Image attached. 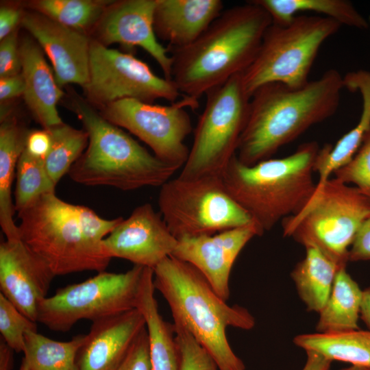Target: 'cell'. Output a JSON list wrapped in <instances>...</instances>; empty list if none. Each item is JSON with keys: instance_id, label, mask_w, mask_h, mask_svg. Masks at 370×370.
Segmentation results:
<instances>
[{"instance_id": "cell-1", "label": "cell", "mask_w": 370, "mask_h": 370, "mask_svg": "<svg viewBox=\"0 0 370 370\" xmlns=\"http://www.w3.org/2000/svg\"><path fill=\"white\" fill-rule=\"evenodd\" d=\"M344 88L343 76L334 69L299 88L280 83L258 88L250 99L237 158L248 166L271 158L310 127L333 116Z\"/></svg>"}, {"instance_id": "cell-2", "label": "cell", "mask_w": 370, "mask_h": 370, "mask_svg": "<svg viewBox=\"0 0 370 370\" xmlns=\"http://www.w3.org/2000/svg\"><path fill=\"white\" fill-rule=\"evenodd\" d=\"M271 23L253 0L224 10L190 45L169 50L171 80L183 97L197 101L249 67Z\"/></svg>"}, {"instance_id": "cell-3", "label": "cell", "mask_w": 370, "mask_h": 370, "mask_svg": "<svg viewBox=\"0 0 370 370\" xmlns=\"http://www.w3.org/2000/svg\"><path fill=\"white\" fill-rule=\"evenodd\" d=\"M153 284L167 302L173 323L186 330L220 370L245 369L228 342L226 329H252L255 319L248 310L228 305L195 267L172 256L154 268Z\"/></svg>"}, {"instance_id": "cell-4", "label": "cell", "mask_w": 370, "mask_h": 370, "mask_svg": "<svg viewBox=\"0 0 370 370\" xmlns=\"http://www.w3.org/2000/svg\"><path fill=\"white\" fill-rule=\"evenodd\" d=\"M321 147L300 145L292 154L246 165L235 155L221 178L230 197L264 233L295 214L309 201L317 184L313 173Z\"/></svg>"}, {"instance_id": "cell-5", "label": "cell", "mask_w": 370, "mask_h": 370, "mask_svg": "<svg viewBox=\"0 0 370 370\" xmlns=\"http://www.w3.org/2000/svg\"><path fill=\"white\" fill-rule=\"evenodd\" d=\"M73 108L88 135L86 149L68 175L80 184L121 190L162 186L180 169L149 152L80 98Z\"/></svg>"}, {"instance_id": "cell-6", "label": "cell", "mask_w": 370, "mask_h": 370, "mask_svg": "<svg viewBox=\"0 0 370 370\" xmlns=\"http://www.w3.org/2000/svg\"><path fill=\"white\" fill-rule=\"evenodd\" d=\"M370 217V198L356 186L329 178L295 214L282 221L284 236L321 250L341 267L362 224Z\"/></svg>"}, {"instance_id": "cell-7", "label": "cell", "mask_w": 370, "mask_h": 370, "mask_svg": "<svg viewBox=\"0 0 370 370\" xmlns=\"http://www.w3.org/2000/svg\"><path fill=\"white\" fill-rule=\"evenodd\" d=\"M341 27L332 18L305 14L284 25L271 23L253 62L241 73L246 92L251 97L258 88L269 83L293 88L306 84L321 46Z\"/></svg>"}, {"instance_id": "cell-8", "label": "cell", "mask_w": 370, "mask_h": 370, "mask_svg": "<svg viewBox=\"0 0 370 370\" xmlns=\"http://www.w3.org/2000/svg\"><path fill=\"white\" fill-rule=\"evenodd\" d=\"M18 217L21 239L56 276L84 271H105L112 259L85 238L74 204L60 199L55 192L42 195Z\"/></svg>"}, {"instance_id": "cell-9", "label": "cell", "mask_w": 370, "mask_h": 370, "mask_svg": "<svg viewBox=\"0 0 370 370\" xmlns=\"http://www.w3.org/2000/svg\"><path fill=\"white\" fill-rule=\"evenodd\" d=\"M206 95L188 159L178 176L182 179L221 177L236 153L247 123L251 97L244 88L241 73Z\"/></svg>"}, {"instance_id": "cell-10", "label": "cell", "mask_w": 370, "mask_h": 370, "mask_svg": "<svg viewBox=\"0 0 370 370\" xmlns=\"http://www.w3.org/2000/svg\"><path fill=\"white\" fill-rule=\"evenodd\" d=\"M158 206L177 240L255 223L228 194L221 177L171 179L160 187Z\"/></svg>"}, {"instance_id": "cell-11", "label": "cell", "mask_w": 370, "mask_h": 370, "mask_svg": "<svg viewBox=\"0 0 370 370\" xmlns=\"http://www.w3.org/2000/svg\"><path fill=\"white\" fill-rule=\"evenodd\" d=\"M145 269L134 265L124 273L102 271L58 288L40 304L37 322L67 332L80 320L94 322L136 308Z\"/></svg>"}, {"instance_id": "cell-12", "label": "cell", "mask_w": 370, "mask_h": 370, "mask_svg": "<svg viewBox=\"0 0 370 370\" xmlns=\"http://www.w3.org/2000/svg\"><path fill=\"white\" fill-rule=\"evenodd\" d=\"M83 88L87 99L101 107L124 99L174 103L182 95L171 80L155 74L132 53L108 48L92 38L88 80Z\"/></svg>"}, {"instance_id": "cell-13", "label": "cell", "mask_w": 370, "mask_h": 370, "mask_svg": "<svg viewBox=\"0 0 370 370\" xmlns=\"http://www.w3.org/2000/svg\"><path fill=\"white\" fill-rule=\"evenodd\" d=\"M197 104V100L184 97L166 106L124 99L101 107L99 114L136 136L161 160L181 168L190 150L184 140L192 131L185 108L195 109Z\"/></svg>"}, {"instance_id": "cell-14", "label": "cell", "mask_w": 370, "mask_h": 370, "mask_svg": "<svg viewBox=\"0 0 370 370\" xmlns=\"http://www.w3.org/2000/svg\"><path fill=\"white\" fill-rule=\"evenodd\" d=\"M177 243L160 212L149 204L136 207L103 241L111 258L125 259L152 269L172 256Z\"/></svg>"}, {"instance_id": "cell-15", "label": "cell", "mask_w": 370, "mask_h": 370, "mask_svg": "<svg viewBox=\"0 0 370 370\" xmlns=\"http://www.w3.org/2000/svg\"><path fill=\"white\" fill-rule=\"evenodd\" d=\"M156 0L114 1L92 34L106 47L121 44L128 49L140 47L159 64L164 77L171 80L172 58L158 41L153 29Z\"/></svg>"}, {"instance_id": "cell-16", "label": "cell", "mask_w": 370, "mask_h": 370, "mask_svg": "<svg viewBox=\"0 0 370 370\" xmlns=\"http://www.w3.org/2000/svg\"><path fill=\"white\" fill-rule=\"evenodd\" d=\"M262 232L255 224L226 230L214 235L184 237L178 240L172 256L195 267L224 300L230 297V276L238 254Z\"/></svg>"}, {"instance_id": "cell-17", "label": "cell", "mask_w": 370, "mask_h": 370, "mask_svg": "<svg viewBox=\"0 0 370 370\" xmlns=\"http://www.w3.org/2000/svg\"><path fill=\"white\" fill-rule=\"evenodd\" d=\"M54 277L46 262L21 238L1 243L0 293L35 322Z\"/></svg>"}, {"instance_id": "cell-18", "label": "cell", "mask_w": 370, "mask_h": 370, "mask_svg": "<svg viewBox=\"0 0 370 370\" xmlns=\"http://www.w3.org/2000/svg\"><path fill=\"white\" fill-rule=\"evenodd\" d=\"M21 25L48 56L60 88L68 84L83 87L87 83L90 36L34 10L24 12Z\"/></svg>"}, {"instance_id": "cell-19", "label": "cell", "mask_w": 370, "mask_h": 370, "mask_svg": "<svg viewBox=\"0 0 370 370\" xmlns=\"http://www.w3.org/2000/svg\"><path fill=\"white\" fill-rule=\"evenodd\" d=\"M145 328L137 308L92 322L77 355L79 370H116Z\"/></svg>"}, {"instance_id": "cell-20", "label": "cell", "mask_w": 370, "mask_h": 370, "mask_svg": "<svg viewBox=\"0 0 370 370\" xmlns=\"http://www.w3.org/2000/svg\"><path fill=\"white\" fill-rule=\"evenodd\" d=\"M224 10L221 0H156L153 29L168 50L196 40Z\"/></svg>"}, {"instance_id": "cell-21", "label": "cell", "mask_w": 370, "mask_h": 370, "mask_svg": "<svg viewBox=\"0 0 370 370\" xmlns=\"http://www.w3.org/2000/svg\"><path fill=\"white\" fill-rule=\"evenodd\" d=\"M21 73L25 82L23 97L32 114L43 129L62 124L57 104L63 97L44 51L33 37L19 42Z\"/></svg>"}, {"instance_id": "cell-22", "label": "cell", "mask_w": 370, "mask_h": 370, "mask_svg": "<svg viewBox=\"0 0 370 370\" xmlns=\"http://www.w3.org/2000/svg\"><path fill=\"white\" fill-rule=\"evenodd\" d=\"M344 88L358 92L362 98V110L358 122L335 144L321 148L314 171L319 173L317 185L327 181L331 174L346 165L359 149L370 127V71L360 69L343 76Z\"/></svg>"}, {"instance_id": "cell-23", "label": "cell", "mask_w": 370, "mask_h": 370, "mask_svg": "<svg viewBox=\"0 0 370 370\" xmlns=\"http://www.w3.org/2000/svg\"><path fill=\"white\" fill-rule=\"evenodd\" d=\"M154 290L153 270L146 267L136 308L145 319L151 370H180L174 328L160 314Z\"/></svg>"}, {"instance_id": "cell-24", "label": "cell", "mask_w": 370, "mask_h": 370, "mask_svg": "<svg viewBox=\"0 0 370 370\" xmlns=\"http://www.w3.org/2000/svg\"><path fill=\"white\" fill-rule=\"evenodd\" d=\"M28 130L12 114L0 124V225L6 239L20 238L14 220L12 186L18 159L26 147Z\"/></svg>"}, {"instance_id": "cell-25", "label": "cell", "mask_w": 370, "mask_h": 370, "mask_svg": "<svg viewBox=\"0 0 370 370\" xmlns=\"http://www.w3.org/2000/svg\"><path fill=\"white\" fill-rule=\"evenodd\" d=\"M341 267L316 247L306 248L305 257L291 272L298 295L308 311L319 312L325 306Z\"/></svg>"}, {"instance_id": "cell-26", "label": "cell", "mask_w": 370, "mask_h": 370, "mask_svg": "<svg viewBox=\"0 0 370 370\" xmlns=\"http://www.w3.org/2000/svg\"><path fill=\"white\" fill-rule=\"evenodd\" d=\"M362 291L358 283L341 268L330 295L321 310L316 330L318 333H337L359 329Z\"/></svg>"}, {"instance_id": "cell-27", "label": "cell", "mask_w": 370, "mask_h": 370, "mask_svg": "<svg viewBox=\"0 0 370 370\" xmlns=\"http://www.w3.org/2000/svg\"><path fill=\"white\" fill-rule=\"evenodd\" d=\"M296 346L317 352L326 358L370 367V330H353L337 333L297 335Z\"/></svg>"}, {"instance_id": "cell-28", "label": "cell", "mask_w": 370, "mask_h": 370, "mask_svg": "<svg viewBox=\"0 0 370 370\" xmlns=\"http://www.w3.org/2000/svg\"><path fill=\"white\" fill-rule=\"evenodd\" d=\"M269 14L272 23L284 25L301 12H314L342 26L359 29L369 27L366 18L347 0H253Z\"/></svg>"}, {"instance_id": "cell-29", "label": "cell", "mask_w": 370, "mask_h": 370, "mask_svg": "<svg viewBox=\"0 0 370 370\" xmlns=\"http://www.w3.org/2000/svg\"><path fill=\"white\" fill-rule=\"evenodd\" d=\"M86 336L78 334L69 341H58L29 331L23 362L30 370H79L77 355Z\"/></svg>"}, {"instance_id": "cell-30", "label": "cell", "mask_w": 370, "mask_h": 370, "mask_svg": "<svg viewBox=\"0 0 370 370\" xmlns=\"http://www.w3.org/2000/svg\"><path fill=\"white\" fill-rule=\"evenodd\" d=\"M113 0H34L27 7L87 35L92 34Z\"/></svg>"}, {"instance_id": "cell-31", "label": "cell", "mask_w": 370, "mask_h": 370, "mask_svg": "<svg viewBox=\"0 0 370 370\" xmlns=\"http://www.w3.org/2000/svg\"><path fill=\"white\" fill-rule=\"evenodd\" d=\"M47 130L51 145L44 162L49 177L56 186L86 149L88 135L84 130L64 123Z\"/></svg>"}, {"instance_id": "cell-32", "label": "cell", "mask_w": 370, "mask_h": 370, "mask_svg": "<svg viewBox=\"0 0 370 370\" xmlns=\"http://www.w3.org/2000/svg\"><path fill=\"white\" fill-rule=\"evenodd\" d=\"M43 159L29 153L25 148L16 166L14 210H25L42 195L55 192Z\"/></svg>"}, {"instance_id": "cell-33", "label": "cell", "mask_w": 370, "mask_h": 370, "mask_svg": "<svg viewBox=\"0 0 370 370\" xmlns=\"http://www.w3.org/2000/svg\"><path fill=\"white\" fill-rule=\"evenodd\" d=\"M29 331L37 332L36 322L20 312L0 293V332L1 339L14 352L25 349V336Z\"/></svg>"}, {"instance_id": "cell-34", "label": "cell", "mask_w": 370, "mask_h": 370, "mask_svg": "<svg viewBox=\"0 0 370 370\" xmlns=\"http://www.w3.org/2000/svg\"><path fill=\"white\" fill-rule=\"evenodd\" d=\"M180 370H220L210 354L183 327L173 323Z\"/></svg>"}, {"instance_id": "cell-35", "label": "cell", "mask_w": 370, "mask_h": 370, "mask_svg": "<svg viewBox=\"0 0 370 370\" xmlns=\"http://www.w3.org/2000/svg\"><path fill=\"white\" fill-rule=\"evenodd\" d=\"M334 177L346 184H354L370 198V127L352 159L334 173Z\"/></svg>"}, {"instance_id": "cell-36", "label": "cell", "mask_w": 370, "mask_h": 370, "mask_svg": "<svg viewBox=\"0 0 370 370\" xmlns=\"http://www.w3.org/2000/svg\"><path fill=\"white\" fill-rule=\"evenodd\" d=\"M74 209L79 227L85 238L95 247L106 251L103 244L104 238L123 218L104 219L90 208L80 205L74 204Z\"/></svg>"}, {"instance_id": "cell-37", "label": "cell", "mask_w": 370, "mask_h": 370, "mask_svg": "<svg viewBox=\"0 0 370 370\" xmlns=\"http://www.w3.org/2000/svg\"><path fill=\"white\" fill-rule=\"evenodd\" d=\"M18 32V28L0 42V78L21 73Z\"/></svg>"}, {"instance_id": "cell-38", "label": "cell", "mask_w": 370, "mask_h": 370, "mask_svg": "<svg viewBox=\"0 0 370 370\" xmlns=\"http://www.w3.org/2000/svg\"><path fill=\"white\" fill-rule=\"evenodd\" d=\"M116 370H151L147 328L136 338Z\"/></svg>"}, {"instance_id": "cell-39", "label": "cell", "mask_w": 370, "mask_h": 370, "mask_svg": "<svg viewBox=\"0 0 370 370\" xmlns=\"http://www.w3.org/2000/svg\"><path fill=\"white\" fill-rule=\"evenodd\" d=\"M348 260L351 262L370 260V217L358 229L349 248Z\"/></svg>"}, {"instance_id": "cell-40", "label": "cell", "mask_w": 370, "mask_h": 370, "mask_svg": "<svg viewBox=\"0 0 370 370\" xmlns=\"http://www.w3.org/2000/svg\"><path fill=\"white\" fill-rule=\"evenodd\" d=\"M23 8L16 3L1 4L0 7V40L8 36L21 25L24 14Z\"/></svg>"}, {"instance_id": "cell-41", "label": "cell", "mask_w": 370, "mask_h": 370, "mask_svg": "<svg viewBox=\"0 0 370 370\" xmlns=\"http://www.w3.org/2000/svg\"><path fill=\"white\" fill-rule=\"evenodd\" d=\"M51 145V138L47 130L29 131L25 149L32 155L45 160Z\"/></svg>"}, {"instance_id": "cell-42", "label": "cell", "mask_w": 370, "mask_h": 370, "mask_svg": "<svg viewBox=\"0 0 370 370\" xmlns=\"http://www.w3.org/2000/svg\"><path fill=\"white\" fill-rule=\"evenodd\" d=\"M24 90L25 82L22 73L0 78L1 103L23 95Z\"/></svg>"}, {"instance_id": "cell-43", "label": "cell", "mask_w": 370, "mask_h": 370, "mask_svg": "<svg viewBox=\"0 0 370 370\" xmlns=\"http://www.w3.org/2000/svg\"><path fill=\"white\" fill-rule=\"evenodd\" d=\"M306 353L307 358L302 370L330 369L332 361L312 351H306Z\"/></svg>"}, {"instance_id": "cell-44", "label": "cell", "mask_w": 370, "mask_h": 370, "mask_svg": "<svg viewBox=\"0 0 370 370\" xmlns=\"http://www.w3.org/2000/svg\"><path fill=\"white\" fill-rule=\"evenodd\" d=\"M1 338L0 341V370H12L13 366V352Z\"/></svg>"}, {"instance_id": "cell-45", "label": "cell", "mask_w": 370, "mask_h": 370, "mask_svg": "<svg viewBox=\"0 0 370 370\" xmlns=\"http://www.w3.org/2000/svg\"><path fill=\"white\" fill-rule=\"evenodd\" d=\"M360 317L370 330V287L362 291Z\"/></svg>"}, {"instance_id": "cell-46", "label": "cell", "mask_w": 370, "mask_h": 370, "mask_svg": "<svg viewBox=\"0 0 370 370\" xmlns=\"http://www.w3.org/2000/svg\"><path fill=\"white\" fill-rule=\"evenodd\" d=\"M341 370H370V367H365V366L352 365L349 367L343 369Z\"/></svg>"}, {"instance_id": "cell-47", "label": "cell", "mask_w": 370, "mask_h": 370, "mask_svg": "<svg viewBox=\"0 0 370 370\" xmlns=\"http://www.w3.org/2000/svg\"><path fill=\"white\" fill-rule=\"evenodd\" d=\"M19 370H30V369L24 362H22V364Z\"/></svg>"}, {"instance_id": "cell-48", "label": "cell", "mask_w": 370, "mask_h": 370, "mask_svg": "<svg viewBox=\"0 0 370 370\" xmlns=\"http://www.w3.org/2000/svg\"><path fill=\"white\" fill-rule=\"evenodd\" d=\"M369 21L370 22V15H369Z\"/></svg>"}]
</instances>
